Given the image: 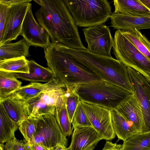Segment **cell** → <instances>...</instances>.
<instances>
[{
  "mask_svg": "<svg viewBox=\"0 0 150 150\" xmlns=\"http://www.w3.org/2000/svg\"><path fill=\"white\" fill-rule=\"evenodd\" d=\"M40 8L36 12L39 24L49 35L52 42L76 50L87 49L82 43L77 25L64 0H34Z\"/></svg>",
  "mask_w": 150,
  "mask_h": 150,
  "instance_id": "1",
  "label": "cell"
},
{
  "mask_svg": "<svg viewBox=\"0 0 150 150\" xmlns=\"http://www.w3.org/2000/svg\"><path fill=\"white\" fill-rule=\"evenodd\" d=\"M67 54L93 71L103 80L133 93L127 67L120 60L93 53L86 50L72 49L60 44Z\"/></svg>",
  "mask_w": 150,
  "mask_h": 150,
  "instance_id": "2",
  "label": "cell"
},
{
  "mask_svg": "<svg viewBox=\"0 0 150 150\" xmlns=\"http://www.w3.org/2000/svg\"><path fill=\"white\" fill-rule=\"evenodd\" d=\"M47 65L54 79L66 87L105 81L99 76L67 54L60 44L52 42L44 50Z\"/></svg>",
  "mask_w": 150,
  "mask_h": 150,
  "instance_id": "3",
  "label": "cell"
},
{
  "mask_svg": "<svg viewBox=\"0 0 150 150\" xmlns=\"http://www.w3.org/2000/svg\"><path fill=\"white\" fill-rule=\"evenodd\" d=\"M76 91L81 101L110 110H117L133 94L105 81L77 85Z\"/></svg>",
  "mask_w": 150,
  "mask_h": 150,
  "instance_id": "4",
  "label": "cell"
},
{
  "mask_svg": "<svg viewBox=\"0 0 150 150\" xmlns=\"http://www.w3.org/2000/svg\"><path fill=\"white\" fill-rule=\"evenodd\" d=\"M77 26L89 27L103 24L112 13L106 0H64Z\"/></svg>",
  "mask_w": 150,
  "mask_h": 150,
  "instance_id": "5",
  "label": "cell"
},
{
  "mask_svg": "<svg viewBox=\"0 0 150 150\" xmlns=\"http://www.w3.org/2000/svg\"><path fill=\"white\" fill-rule=\"evenodd\" d=\"M112 47L117 59L127 67L138 72L150 83V60L138 50L121 30H117L115 32Z\"/></svg>",
  "mask_w": 150,
  "mask_h": 150,
  "instance_id": "6",
  "label": "cell"
},
{
  "mask_svg": "<svg viewBox=\"0 0 150 150\" xmlns=\"http://www.w3.org/2000/svg\"><path fill=\"white\" fill-rule=\"evenodd\" d=\"M35 117L36 130L29 144H40L49 149L58 144L67 146L68 139L54 115H47Z\"/></svg>",
  "mask_w": 150,
  "mask_h": 150,
  "instance_id": "7",
  "label": "cell"
},
{
  "mask_svg": "<svg viewBox=\"0 0 150 150\" xmlns=\"http://www.w3.org/2000/svg\"><path fill=\"white\" fill-rule=\"evenodd\" d=\"M87 42V49L96 54L112 57L111 52L114 38L109 28L103 24L82 29Z\"/></svg>",
  "mask_w": 150,
  "mask_h": 150,
  "instance_id": "8",
  "label": "cell"
},
{
  "mask_svg": "<svg viewBox=\"0 0 150 150\" xmlns=\"http://www.w3.org/2000/svg\"><path fill=\"white\" fill-rule=\"evenodd\" d=\"M82 102L91 123L101 139L110 140L115 138L116 134L112 122L111 110L96 105Z\"/></svg>",
  "mask_w": 150,
  "mask_h": 150,
  "instance_id": "9",
  "label": "cell"
},
{
  "mask_svg": "<svg viewBox=\"0 0 150 150\" xmlns=\"http://www.w3.org/2000/svg\"><path fill=\"white\" fill-rule=\"evenodd\" d=\"M132 85L133 94L141 108L144 121V132L150 131V84L142 74L132 68L127 67Z\"/></svg>",
  "mask_w": 150,
  "mask_h": 150,
  "instance_id": "10",
  "label": "cell"
},
{
  "mask_svg": "<svg viewBox=\"0 0 150 150\" xmlns=\"http://www.w3.org/2000/svg\"><path fill=\"white\" fill-rule=\"evenodd\" d=\"M20 35L30 46L39 47L45 49L51 43L48 33L34 17L32 4L25 15Z\"/></svg>",
  "mask_w": 150,
  "mask_h": 150,
  "instance_id": "11",
  "label": "cell"
},
{
  "mask_svg": "<svg viewBox=\"0 0 150 150\" xmlns=\"http://www.w3.org/2000/svg\"><path fill=\"white\" fill-rule=\"evenodd\" d=\"M31 4L30 2H26L14 5L9 8L0 39V45L16 40L20 35L24 20Z\"/></svg>",
  "mask_w": 150,
  "mask_h": 150,
  "instance_id": "12",
  "label": "cell"
},
{
  "mask_svg": "<svg viewBox=\"0 0 150 150\" xmlns=\"http://www.w3.org/2000/svg\"><path fill=\"white\" fill-rule=\"evenodd\" d=\"M101 139L93 127H76L74 129L69 146L71 150H93Z\"/></svg>",
  "mask_w": 150,
  "mask_h": 150,
  "instance_id": "13",
  "label": "cell"
},
{
  "mask_svg": "<svg viewBox=\"0 0 150 150\" xmlns=\"http://www.w3.org/2000/svg\"><path fill=\"white\" fill-rule=\"evenodd\" d=\"M109 18L114 29L128 31L150 29V16H137L112 13Z\"/></svg>",
  "mask_w": 150,
  "mask_h": 150,
  "instance_id": "14",
  "label": "cell"
},
{
  "mask_svg": "<svg viewBox=\"0 0 150 150\" xmlns=\"http://www.w3.org/2000/svg\"><path fill=\"white\" fill-rule=\"evenodd\" d=\"M66 86L62 82L54 79L45 83L32 82L21 86L13 94L17 97L27 102L47 92L63 89Z\"/></svg>",
  "mask_w": 150,
  "mask_h": 150,
  "instance_id": "15",
  "label": "cell"
},
{
  "mask_svg": "<svg viewBox=\"0 0 150 150\" xmlns=\"http://www.w3.org/2000/svg\"><path fill=\"white\" fill-rule=\"evenodd\" d=\"M116 110L132 123L137 133L144 132L145 125L142 112L134 94Z\"/></svg>",
  "mask_w": 150,
  "mask_h": 150,
  "instance_id": "16",
  "label": "cell"
},
{
  "mask_svg": "<svg viewBox=\"0 0 150 150\" xmlns=\"http://www.w3.org/2000/svg\"><path fill=\"white\" fill-rule=\"evenodd\" d=\"M0 104L11 119L19 125L30 116L27 102L13 94L0 100Z\"/></svg>",
  "mask_w": 150,
  "mask_h": 150,
  "instance_id": "17",
  "label": "cell"
},
{
  "mask_svg": "<svg viewBox=\"0 0 150 150\" xmlns=\"http://www.w3.org/2000/svg\"><path fill=\"white\" fill-rule=\"evenodd\" d=\"M28 65L29 74L13 73L15 77L31 83H47L54 79L53 73L49 68L42 66L33 59L28 60Z\"/></svg>",
  "mask_w": 150,
  "mask_h": 150,
  "instance_id": "18",
  "label": "cell"
},
{
  "mask_svg": "<svg viewBox=\"0 0 150 150\" xmlns=\"http://www.w3.org/2000/svg\"><path fill=\"white\" fill-rule=\"evenodd\" d=\"M30 46L23 38L14 43L0 45V61L29 57Z\"/></svg>",
  "mask_w": 150,
  "mask_h": 150,
  "instance_id": "19",
  "label": "cell"
},
{
  "mask_svg": "<svg viewBox=\"0 0 150 150\" xmlns=\"http://www.w3.org/2000/svg\"><path fill=\"white\" fill-rule=\"evenodd\" d=\"M113 127L118 140L124 141L137 133L132 124L116 110H111Z\"/></svg>",
  "mask_w": 150,
  "mask_h": 150,
  "instance_id": "20",
  "label": "cell"
},
{
  "mask_svg": "<svg viewBox=\"0 0 150 150\" xmlns=\"http://www.w3.org/2000/svg\"><path fill=\"white\" fill-rule=\"evenodd\" d=\"M113 13L137 16H150V11L139 0H114Z\"/></svg>",
  "mask_w": 150,
  "mask_h": 150,
  "instance_id": "21",
  "label": "cell"
},
{
  "mask_svg": "<svg viewBox=\"0 0 150 150\" xmlns=\"http://www.w3.org/2000/svg\"><path fill=\"white\" fill-rule=\"evenodd\" d=\"M19 125L9 117L0 104V143L8 142L15 137V132Z\"/></svg>",
  "mask_w": 150,
  "mask_h": 150,
  "instance_id": "22",
  "label": "cell"
},
{
  "mask_svg": "<svg viewBox=\"0 0 150 150\" xmlns=\"http://www.w3.org/2000/svg\"><path fill=\"white\" fill-rule=\"evenodd\" d=\"M21 84L13 73L0 71V101L18 90Z\"/></svg>",
  "mask_w": 150,
  "mask_h": 150,
  "instance_id": "23",
  "label": "cell"
},
{
  "mask_svg": "<svg viewBox=\"0 0 150 150\" xmlns=\"http://www.w3.org/2000/svg\"><path fill=\"white\" fill-rule=\"evenodd\" d=\"M121 30L138 50L150 60V42L146 38L136 29Z\"/></svg>",
  "mask_w": 150,
  "mask_h": 150,
  "instance_id": "24",
  "label": "cell"
},
{
  "mask_svg": "<svg viewBox=\"0 0 150 150\" xmlns=\"http://www.w3.org/2000/svg\"><path fill=\"white\" fill-rule=\"evenodd\" d=\"M123 150H150V131L136 133L124 141Z\"/></svg>",
  "mask_w": 150,
  "mask_h": 150,
  "instance_id": "25",
  "label": "cell"
},
{
  "mask_svg": "<svg viewBox=\"0 0 150 150\" xmlns=\"http://www.w3.org/2000/svg\"><path fill=\"white\" fill-rule=\"evenodd\" d=\"M0 71L29 74L28 60L23 57L0 61Z\"/></svg>",
  "mask_w": 150,
  "mask_h": 150,
  "instance_id": "26",
  "label": "cell"
},
{
  "mask_svg": "<svg viewBox=\"0 0 150 150\" xmlns=\"http://www.w3.org/2000/svg\"><path fill=\"white\" fill-rule=\"evenodd\" d=\"M66 87L65 105L69 121L72 123L74 112L81 100L76 91V85Z\"/></svg>",
  "mask_w": 150,
  "mask_h": 150,
  "instance_id": "27",
  "label": "cell"
},
{
  "mask_svg": "<svg viewBox=\"0 0 150 150\" xmlns=\"http://www.w3.org/2000/svg\"><path fill=\"white\" fill-rule=\"evenodd\" d=\"M54 115L64 134L70 136L72 133V123L70 122L68 115L65 103L60 107L56 108Z\"/></svg>",
  "mask_w": 150,
  "mask_h": 150,
  "instance_id": "28",
  "label": "cell"
},
{
  "mask_svg": "<svg viewBox=\"0 0 150 150\" xmlns=\"http://www.w3.org/2000/svg\"><path fill=\"white\" fill-rule=\"evenodd\" d=\"M72 129L76 127H93L83 108L82 102L79 103L74 112L72 122Z\"/></svg>",
  "mask_w": 150,
  "mask_h": 150,
  "instance_id": "29",
  "label": "cell"
},
{
  "mask_svg": "<svg viewBox=\"0 0 150 150\" xmlns=\"http://www.w3.org/2000/svg\"><path fill=\"white\" fill-rule=\"evenodd\" d=\"M36 124V117L29 116L22 122L18 127V129L24 139L28 143L34 134Z\"/></svg>",
  "mask_w": 150,
  "mask_h": 150,
  "instance_id": "30",
  "label": "cell"
},
{
  "mask_svg": "<svg viewBox=\"0 0 150 150\" xmlns=\"http://www.w3.org/2000/svg\"><path fill=\"white\" fill-rule=\"evenodd\" d=\"M5 150H31L28 142L25 139L20 141L15 137L4 145Z\"/></svg>",
  "mask_w": 150,
  "mask_h": 150,
  "instance_id": "31",
  "label": "cell"
},
{
  "mask_svg": "<svg viewBox=\"0 0 150 150\" xmlns=\"http://www.w3.org/2000/svg\"><path fill=\"white\" fill-rule=\"evenodd\" d=\"M9 8L5 5L0 3V39L2 37Z\"/></svg>",
  "mask_w": 150,
  "mask_h": 150,
  "instance_id": "32",
  "label": "cell"
},
{
  "mask_svg": "<svg viewBox=\"0 0 150 150\" xmlns=\"http://www.w3.org/2000/svg\"><path fill=\"white\" fill-rule=\"evenodd\" d=\"M102 150H123L122 145L113 143L111 141H107Z\"/></svg>",
  "mask_w": 150,
  "mask_h": 150,
  "instance_id": "33",
  "label": "cell"
},
{
  "mask_svg": "<svg viewBox=\"0 0 150 150\" xmlns=\"http://www.w3.org/2000/svg\"><path fill=\"white\" fill-rule=\"evenodd\" d=\"M32 1V0H0V3L10 7L14 5L24 3L30 2Z\"/></svg>",
  "mask_w": 150,
  "mask_h": 150,
  "instance_id": "34",
  "label": "cell"
},
{
  "mask_svg": "<svg viewBox=\"0 0 150 150\" xmlns=\"http://www.w3.org/2000/svg\"><path fill=\"white\" fill-rule=\"evenodd\" d=\"M29 145L31 150H49L50 149L40 144H29Z\"/></svg>",
  "mask_w": 150,
  "mask_h": 150,
  "instance_id": "35",
  "label": "cell"
},
{
  "mask_svg": "<svg viewBox=\"0 0 150 150\" xmlns=\"http://www.w3.org/2000/svg\"><path fill=\"white\" fill-rule=\"evenodd\" d=\"M49 150H71V149L69 146L67 148L64 146L58 144L50 149Z\"/></svg>",
  "mask_w": 150,
  "mask_h": 150,
  "instance_id": "36",
  "label": "cell"
},
{
  "mask_svg": "<svg viewBox=\"0 0 150 150\" xmlns=\"http://www.w3.org/2000/svg\"><path fill=\"white\" fill-rule=\"evenodd\" d=\"M150 11V0H139Z\"/></svg>",
  "mask_w": 150,
  "mask_h": 150,
  "instance_id": "37",
  "label": "cell"
},
{
  "mask_svg": "<svg viewBox=\"0 0 150 150\" xmlns=\"http://www.w3.org/2000/svg\"><path fill=\"white\" fill-rule=\"evenodd\" d=\"M4 144H0V150H4Z\"/></svg>",
  "mask_w": 150,
  "mask_h": 150,
  "instance_id": "38",
  "label": "cell"
}]
</instances>
